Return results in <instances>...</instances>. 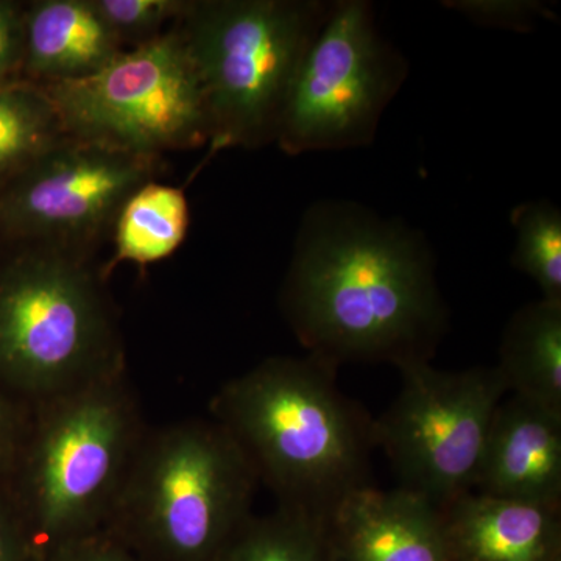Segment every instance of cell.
Segmentation results:
<instances>
[{
    "label": "cell",
    "instance_id": "6da1fadb",
    "mask_svg": "<svg viewBox=\"0 0 561 561\" xmlns=\"http://www.w3.org/2000/svg\"><path fill=\"white\" fill-rule=\"evenodd\" d=\"M280 306L308 353L335 367L431 362L448 330L426 238L351 202L306 213Z\"/></svg>",
    "mask_w": 561,
    "mask_h": 561
},
{
    "label": "cell",
    "instance_id": "7a4b0ae2",
    "mask_svg": "<svg viewBox=\"0 0 561 561\" xmlns=\"http://www.w3.org/2000/svg\"><path fill=\"white\" fill-rule=\"evenodd\" d=\"M339 367L320 357H268L225 382L209 419L250 461L278 507L328 516L371 485L373 423L339 390Z\"/></svg>",
    "mask_w": 561,
    "mask_h": 561
},
{
    "label": "cell",
    "instance_id": "3957f363",
    "mask_svg": "<svg viewBox=\"0 0 561 561\" xmlns=\"http://www.w3.org/2000/svg\"><path fill=\"white\" fill-rule=\"evenodd\" d=\"M146 431L128 370L35 405L18 518L36 561L106 529Z\"/></svg>",
    "mask_w": 561,
    "mask_h": 561
},
{
    "label": "cell",
    "instance_id": "277c9868",
    "mask_svg": "<svg viewBox=\"0 0 561 561\" xmlns=\"http://www.w3.org/2000/svg\"><path fill=\"white\" fill-rule=\"evenodd\" d=\"M257 486L216 421L147 427L105 530L144 561H214L253 513Z\"/></svg>",
    "mask_w": 561,
    "mask_h": 561
},
{
    "label": "cell",
    "instance_id": "5b68a950",
    "mask_svg": "<svg viewBox=\"0 0 561 561\" xmlns=\"http://www.w3.org/2000/svg\"><path fill=\"white\" fill-rule=\"evenodd\" d=\"M330 9L320 0H192L180 31L205 92L210 154L275 142Z\"/></svg>",
    "mask_w": 561,
    "mask_h": 561
},
{
    "label": "cell",
    "instance_id": "8992f818",
    "mask_svg": "<svg viewBox=\"0 0 561 561\" xmlns=\"http://www.w3.org/2000/svg\"><path fill=\"white\" fill-rule=\"evenodd\" d=\"M103 276L44 245L0 275V376L32 405L127 370Z\"/></svg>",
    "mask_w": 561,
    "mask_h": 561
},
{
    "label": "cell",
    "instance_id": "52a82bcc",
    "mask_svg": "<svg viewBox=\"0 0 561 561\" xmlns=\"http://www.w3.org/2000/svg\"><path fill=\"white\" fill-rule=\"evenodd\" d=\"M43 88L73 138L149 157L210 139L205 92L180 24L90 77Z\"/></svg>",
    "mask_w": 561,
    "mask_h": 561
},
{
    "label": "cell",
    "instance_id": "ba28073f",
    "mask_svg": "<svg viewBox=\"0 0 561 561\" xmlns=\"http://www.w3.org/2000/svg\"><path fill=\"white\" fill-rule=\"evenodd\" d=\"M408 76V60L378 31L370 2H331L291 88L275 142L294 157L370 146Z\"/></svg>",
    "mask_w": 561,
    "mask_h": 561
},
{
    "label": "cell",
    "instance_id": "9c48e42d",
    "mask_svg": "<svg viewBox=\"0 0 561 561\" xmlns=\"http://www.w3.org/2000/svg\"><path fill=\"white\" fill-rule=\"evenodd\" d=\"M401 390L373 423L401 489L437 507L470 493L497 405L508 393L496 367L443 371L431 362L398 367Z\"/></svg>",
    "mask_w": 561,
    "mask_h": 561
},
{
    "label": "cell",
    "instance_id": "30bf717a",
    "mask_svg": "<svg viewBox=\"0 0 561 561\" xmlns=\"http://www.w3.org/2000/svg\"><path fill=\"white\" fill-rule=\"evenodd\" d=\"M157 171L158 157L68 135L3 187L0 230L79 251Z\"/></svg>",
    "mask_w": 561,
    "mask_h": 561
},
{
    "label": "cell",
    "instance_id": "8fae6325",
    "mask_svg": "<svg viewBox=\"0 0 561 561\" xmlns=\"http://www.w3.org/2000/svg\"><path fill=\"white\" fill-rule=\"evenodd\" d=\"M334 561H451L442 508L401 489L354 490L327 519Z\"/></svg>",
    "mask_w": 561,
    "mask_h": 561
},
{
    "label": "cell",
    "instance_id": "7c38bea8",
    "mask_svg": "<svg viewBox=\"0 0 561 561\" xmlns=\"http://www.w3.org/2000/svg\"><path fill=\"white\" fill-rule=\"evenodd\" d=\"M472 491L560 508L561 415L512 394L491 420Z\"/></svg>",
    "mask_w": 561,
    "mask_h": 561
},
{
    "label": "cell",
    "instance_id": "4fadbf2b",
    "mask_svg": "<svg viewBox=\"0 0 561 561\" xmlns=\"http://www.w3.org/2000/svg\"><path fill=\"white\" fill-rule=\"evenodd\" d=\"M442 515L451 561H561L560 508L470 491Z\"/></svg>",
    "mask_w": 561,
    "mask_h": 561
},
{
    "label": "cell",
    "instance_id": "5bb4252c",
    "mask_svg": "<svg viewBox=\"0 0 561 561\" xmlns=\"http://www.w3.org/2000/svg\"><path fill=\"white\" fill-rule=\"evenodd\" d=\"M122 50L92 0H38L24 10L22 70L32 83L84 79Z\"/></svg>",
    "mask_w": 561,
    "mask_h": 561
},
{
    "label": "cell",
    "instance_id": "9a60e30c",
    "mask_svg": "<svg viewBox=\"0 0 561 561\" xmlns=\"http://www.w3.org/2000/svg\"><path fill=\"white\" fill-rule=\"evenodd\" d=\"M496 368L512 394L561 415V302L541 298L513 313Z\"/></svg>",
    "mask_w": 561,
    "mask_h": 561
},
{
    "label": "cell",
    "instance_id": "2e32d148",
    "mask_svg": "<svg viewBox=\"0 0 561 561\" xmlns=\"http://www.w3.org/2000/svg\"><path fill=\"white\" fill-rule=\"evenodd\" d=\"M186 195L179 187L149 183L133 192L114 220V256L110 273L121 262L146 265L171 256L190 230Z\"/></svg>",
    "mask_w": 561,
    "mask_h": 561
},
{
    "label": "cell",
    "instance_id": "e0dca14e",
    "mask_svg": "<svg viewBox=\"0 0 561 561\" xmlns=\"http://www.w3.org/2000/svg\"><path fill=\"white\" fill-rule=\"evenodd\" d=\"M66 136L41 84L14 80L0 87V184L7 186Z\"/></svg>",
    "mask_w": 561,
    "mask_h": 561
},
{
    "label": "cell",
    "instance_id": "ac0fdd59",
    "mask_svg": "<svg viewBox=\"0 0 561 561\" xmlns=\"http://www.w3.org/2000/svg\"><path fill=\"white\" fill-rule=\"evenodd\" d=\"M214 561H334L327 522L308 513L276 507L251 513Z\"/></svg>",
    "mask_w": 561,
    "mask_h": 561
},
{
    "label": "cell",
    "instance_id": "d6986e66",
    "mask_svg": "<svg viewBox=\"0 0 561 561\" xmlns=\"http://www.w3.org/2000/svg\"><path fill=\"white\" fill-rule=\"evenodd\" d=\"M516 232L512 264L538 284L542 300L561 302V213L548 201L527 202L512 213Z\"/></svg>",
    "mask_w": 561,
    "mask_h": 561
},
{
    "label": "cell",
    "instance_id": "ffe728a7",
    "mask_svg": "<svg viewBox=\"0 0 561 561\" xmlns=\"http://www.w3.org/2000/svg\"><path fill=\"white\" fill-rule=\"evenodd\" d=\"M92 3L122 47L125 44L136 47L160 38L171 22L180 24L191 5L187 0H92Z\"/></svg>",
    "mask_w": 561,
    "mask_h": 561
},
{
    "label": "cell",
    "instance_id": "44dd1931",
    "mask_svg": "<svg viewBox=\"0 0 561 561\" xmlns=\"http://www.w3.org/2000/svg\"><path fill=\"white\" fill-rule=\"evenodd\" d=\"M445 9L456 11L482 27L529 33L540 21H556V13L538 0H448Z\"/></svg>",
    "mask_w": 561,
    "mask_h": 561
},
{
    "label": "cell",
    "instance_id": "7402d4cb",
    "mask_svg": "<svg viewBox=\"0 0 561 561\" xmlns=\"http://www.w3.org/2000/svg\"><path fill=\"white\" fill-rule=\"evenodd\" d=\"M24 60V9L0 0V87L14 81Z\"/></svg>",
    "mask_w": 561,
    "mask_h": 561
},
{
    "label": "cell",
    "instance_id": "603a6c76",
    "mask_svg": "<svg viewBox=\"0 0 561 561\" xmlns=\"http://www.w3.org/2000/svg\"><path fill=\"white\" fill-rule=\"evenodd\" d=\"M39 561H144L110 531L81 538L47 553Z\"/></svg>",
    "mask_w": 561,
    "mask_h": 561
},
{
    "label": "cell",
    "instance_id": "cb8c5ba5",
    "mask_svg": "<svg viewBox=\"0 0 561 561\" xmlns=\"http://www.w3.org/2000/svg\"><path fill=\"white\" fill-rule=\"evenodd\" d=\"M33 412L21 416L13 405L0 397V457H18L31 430Z\"/></svg>",
    "mask_w": 561,
    "mask_h": 561
},
{
    "label": "cell",
    "instance_id": "d4e9b609",
    "mask_svg": "<svg viewBox=\"0 0 561 561\" xmlns=\"http://www.w3.org/2000/svg\"><path fill=\"white\" fill-rule=\"evenodd\" d=\"M0 561H36L20 518L5 512H0Z\"/></svg>",
    "mask_w": 561,
    "mask_h": 561
}]
</instances>
